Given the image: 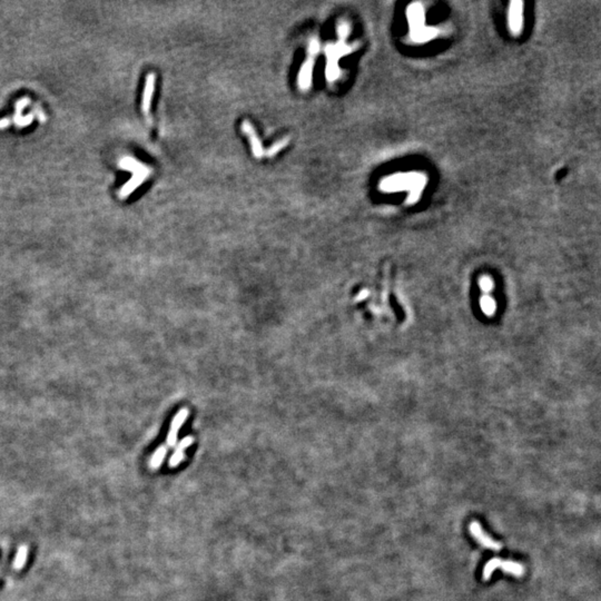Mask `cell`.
Masks as SVG:
<instances>
[{
    "label": "cell",
    "mask_w": 601,
    "mask_h": 601,
    "mask_svg": "<svg viewBox=\"0 0 601 601\" xmlns=\"http://www.w3.org/2000/svg\"><path fill=\"white\" fill-rule=\"evenodd\" d=\"M498 569H500L501 571H503L508 575L518 577V578L524 575V567L523 565H521V563L511 560H503V559L500 558H494L487 563L485 568H483V580H489L491 576L494 575V572Z\"/></svg>",
    "instance_id": "6da1fadb"
},
{
    "label": "cell",
    "mask_w": 601,
    "mask_h": 601,
    "mask_svg": "<svg viewBox=\"0 0 601 601\" xmlns=\"http://www.w3.org/2000/svg\"><path fill=\"white\" fill-rule=\"evenodd\" d=\"M189 414H190L189 408L182 407L181 410L178 411L175 415H174L173 420L171 422L170 431H168L167 438H166L167 448H174L176 445L178 433H180L181 428L183 426V424L185 423L187 417H189Z\"/></svg>",
    "instance_id": "7a4b0ae2"
},
{
    "label": "cell",
    "mask_w": 601,
    "mask_h": 601,
    "mask_svg": "<svg viewBox=\"0 0 601 601\" xmlns=\"http://www.w3.org/2000/svg\"><path fill=\"white\" fill-rule=\"evenodd\" d=\"M469 529H470L471 536L474 538L476 541L480 543L482 547L490 549V550H494V551L501 550L502 544L500 542L496 541V540L492 539L489 534L485 532V530L482 529L480 522H478V521H472Z\"/></svg>",
    "instance_id": "3957f363"
},
{
    "label": "cell",
    "mask_w": 601,
    "mask_h": 601,
    "mask_svg": "<svg viewBox=\"0 0 601 601\" xmlns=\"http://www.w3.org/2000/svg\"><path fill=\"white\" fill-rule=\"evenodd\" d=\"M194 443V438L192 435H187L184 439L180 441V443L176 444L175 451H174L172 457L168 461V467L170 468H177L181 462L185 459V452L192 444Z\"/></svg>",
    "instance_id": "277c9868"
},
{
    "label": "cell",
    "mask_w": 601,
    "mask_h": 601,
    "mask_svg": "<svg viewBox=\"0 0 601 601\" xmlns=\"http://www.w3.org/2000/svg\"><path fill=\"white\" fill-rule=\"evenodd\" d=\"M242 130L247 135L248 139H250L251 147H252V150H253V155H254V156L256 158L263 157V154H264V152H263V147H262V145H261L260 138H258V136L256 135V131H255L254 127H253L250 121H247V120H244L243 121V123H242Z\"/></svg>",
    "instance_id": "5b68a950"
},
{
    "label": "cell",
    "mask_w": 601,
    "mask_h": 601,
    "mask_svg": "<svg viewBox=\"0 0 601 601\" xmlns=\"http://www.w3.org/2000/svg\"><path fill=\"white\" fill-rule=\"evenodd\" d=\"M155 74H149L146 77V84H145L144 95H143V111L145 115H149L150 104H152V97L154 94V86H155Z\"/></svg>",
    "instance_id": "8992f818"
},
{
    "label": "cell",
    "mask_w": 601,
    "mask_h": 601,
    "mask_svg": "<svg viewBox=\"0 0 601 601\" xmlns=\"http://www.w3.org/2000/svg\"><path fill=\"white\" fill-rule=\"evenodd\" d=\"M510 23L511 28H512L514 31L520 30L521 25H522V3L513 2L511 4Z\"/></svg>",
    "instance_id": "52a82bcc"
},
{
    "label": "cell",
    "mask_w": 601,
    "mask_h": 601,
    "mask_svg": "<svg viewBox=\"0 0 601 601\" xmlns=\"http://www.w3.org/2000/svg\"><path fill=\"white\" fill-rule=\"evenodd\" d=\"M167 451H168V448L166 444L159 445V447L155 450L152 458H150V460H149V468L153 469V470H157V469L161 468L164 460H165V458H166Z\"/></svg>",
    "instance_id": "ba28073f"
},
{
    "label": "cell",
    "mask_w": 601,
    "mask_h": 601,
    "mask_svg": "<svg viewBox=\"0 0 601 601\" xmlns=\"http://www.w3.org/2000/svg\"><path fill=\"white\" fill-rule=\"evenodd\" d=\"M312 70H313V60L309 59L307 60L305 65L302 67V70H300V86L302 88H308V86L311 85V78H312Z\"/></svg>",
    "instance_id": "9c48e42d"
},
{
    "label": "cell",
    "mask_w": 601,
    "mask_h": 601,
    "mask_svg": "<svg viewBox=\"0 0 601 601\" xmlns=\"http://www.w3.org/2000/svg\"><path fill=\"white\" fill-rule=\"evenodd\" d=\"M27 558H28V547L20 546L19 548H18L15 561H13V567H15V569H17V570L22 569V568L26 565Z\"/></svg>",
    "instance_id": "30bf717a"
},
{
    "label": "cell",
    "mask_w": 601,
    "mask_h": 601,
    "mask_svg": "<svg viewBox=\"0 0 601 601\" xmlns=\"http://www.w3.org/2000/svg\"><path fill=\"white\" fill-rule=\"evenodd\" d=\"M289 142H290V138L289 137H285L283 139L279 140V142H276L273 145V146H272L269 150H267V156H269V157L275 156L276 154H278L279 152H281V150L283 149L284 147H286V145L289 144Z\"/></svg>",
    "instance_id": "8fae6325"
},
{
    "label": "cell",
    "mask_w": 601,
    "mask_h": 601,
    "mask_svg": "<svg viewBox=\"0 0 601 601\" xmlns=\"http://www.w3.org/2000/svg\"><path fill=\"white\" fill-rule=\"evenodd\" d=\"M347 32H349V27H347V26L343 25V26H340V27H339V34H340L342 37H343V36L345 37V36L347 35Z\"/></svg>",
    "instance_id": "7c38bea8"
}]
</instances>
